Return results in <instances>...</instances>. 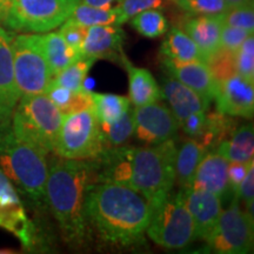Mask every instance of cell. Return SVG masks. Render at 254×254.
Segmentation results:
<instances>
[{"instance_id": "8d00e7d4", "label": "cell", "mask_w": 254, "mask_h": 254, "mask_svg": "<svg viewBox=\"0 0 254 254\" xmlns=\"http://www.w3.org/2000/svg\"><path fill=\"white\" fill-rule=\"evenodd\" d=\"M164 6V0H122L118 6H116L122 25L128 21L135 14L146 9L160 8Z\"/></svg>"}, {"instance_id": "d4e9b609", "label": "cell", "mask_w": 254, "mask_h": 254, "mask_svg": "<svg viewBox=\"0 0 254 254\" xmlns=\"http://www.w3.org/2000/svg\"><path fill=\"white\" fill-rule=\"evenodd\" d=\"M214 151L226 158L228 161H252L254 158V131L252 124L237 128L230 139L222 141Z\"/></svg>"}, {"instance_id": "7402d4cb", "label": "cell", "mask_w": 254, "mask_h": 254, "mask_svg": "<svg viewBox=\"0 0 254 254\" xmlns=\"http://www.w3.org/2000/svg\"><path fill=\"white\" fill-rule=\"evenodd\" d=\"M207 152L208 148L192 138L184 141L179 150H177L174 170L176 182L180 189L192 186L196 168Z\"/></svg>"}, {"instance_id": "4fadbf2b", "label": "cell", "mask_w": 254, "mask_h": 254, "mask_svg": "<svg viewBox=\"0 0 254 254\" xmlns=\"http://www.w3.org/2000/svg\"><path fill=\"white\" fill-rule=\"evenodd\" d=\"M253 84L239 74H234L219 82L214 95L217 111L234 118H252L254 112Z\"/></svg>"}, {"instance_id": "484cf974", "label": "cell", "mask_w": 254, "mask_h": 254, "mask_svg": "<svg viewBox=\"0 0 254 254\" xmlns=\"http://www.w3.org/2000/svg\"><path fill=\"white\" fill-rule=\"evenodd\" d=\"M237 129V122L234 117L227 116V114L213 111V112H206V123L202 129L201 134L196 139L208 148V151L215 150L222 141L226 140L228 136L233 134Z\"/></svg>"}, {"instance_id": "f6af8a7d", "label": "cell", "mask_w": 254, "mask_h": 254, "mask_svg": "<svg viewBox=\"0 0 254 254\" xmlns=\"http://www.w3.org/2000/svg\"><path fill=\"white\" fill-rule=\"evenodd\" d=\"M9 1H11V0H0V17H1L2 13H4L5 8L7 7Z\"/></svg>"}, {"instance_id": "83f0119b", "label": "cell", "mask_w": 254, "mask_h": 254, "mask_svg": "<svg viewBox=\"0 0 254 254\" xmlns=\"http://www.w3.org/2000/svg\"><path fill=\"white\" fill-rule=\"evenodd\" d=\"M131 106L127 97L112 93H92V110L99 123L118 120Z\"/></svg>"}, {"instance_id": "2e32d148", "label": "cell", "mask_w": 254, "mask_h": 254, "mask_svg": "<svg viewBox=\"0 0 254 254\" xmlns=\"http://www.w3.org/2000/svg\"><path fill=\"white\" fill-rule=\"evenodd\" d=\"M126 34L119 25H95L87 27L86 37L81 47V57L110 59L122 63Z\"/></svg>"}, {"instance_id": "3957f363", "label": "cell", "mask_w": 254, "mask_h": 254, "mask_svg": "<svg viewBox=\"0 0 254 254\" xmlns=\"http://www.w3.org/2000/svg\"><path fill=\"white\" fill-rule=\"evenodd\" d=\"M47 165L45 204L58 221L65 240L80 245L88 234L85 199L91 187L99 182L97 161L66 159L55 154Z\"/></svg>"}, {"instance_id": "f546056e", "label": "cell", "mask_w": 254, "mask_h": 254, "mask_svg": "<svg viewBox=\"0 0 254 254\" xmlns=\"http://www.w3.org/2000/svg\"><path fill=\"white\" fill-rule=\"evenodd\" d=\"M105 144L112 147L125 145L134 133L133 111L129 109L118 120L113 123H99Z\"/></svg>"}, {"instance_id": "ee69618b", "label": "cell", "mask_w": 254, "mask_h": 254, "mask_svg": "<svg viewBox=\"0 0 254 254\" xmlns=\"http://www.w3.org/2000/svg\"><path fill=\"white\" fill-rule=\"evenodd\" d=\"M227 2L228 6H239V5H245L250 4V2H253V0H225Z\"/></svg>"}, {"instance_id": "8992f818", "label": "cell", "mask_w": 254, "mask_h": 254, "mask_svg": "<svg viewBox=\"0 0 254 254\" xmlns=\"http://www.w3.org/2000/svg\"><path fill=\"white\" fill-rule=\"evenodd\" d=\"M80 0H11L0 24L11 31L46 33L59 27Z\"/></svg>"}, {"instance_id": "f1b7e54d", "label": "cell", "mask_w": 254, "mask_h": 254, "mask_svg": "<svg viewBox=\"0 0 254 254\" xmlns=\"http://www.w3.org/2000/svg\"><path fill=\"white\" fill-rule=\"evenodd\" d=\"M71 20L82 25V26H95V25H119L122 26L120 17L116 7L99 8L86 4H79L73 9L69 15Z\"/></svg>"}, {"instance_id": "9c48e42d", "label": "cell", "mask_w": 254, "mask_h": 254, "mask_svg": "<svg viewBox=\"0 0 254 254\" xmlns=\"http://www.w3.org/2000/svg\"><path fill=\"white\" fill-rule=\"evenodd\" d=\"M12 50L20 97L45 93L53 75L41 47L40 34H13Z\"/></svg>"}, {"instance_id": "ffe728a7", "label": "cell", "mask_w": 254, "mask_h": 254, "mask_svg": "<svg viewBox=\"0 0 254 254\" xmlns=\"http://www.w3.org/2000/svg\"><path fill=\"white\" fill-rule=\"evenodd\" d=\"M221 28L219 15H190L183 23V31L207 58L220 49Z\"/></svg>"}, {"instance_id": "7bdbcfd3", "label": "cell", "mask_w": 254, "mask_h": 254, "mask_svg": "<svg viewBox=\"0 0 254 254\" xmlns=\"http://www.w3.org/2000/svg\"><path fill=\"white\" fill-rule=\"evenodd\" d=\"M82 4L99 8H112L114 4H119L122 0H80Z\"/></svg>"}, {"instance_id": "836d02e7", "label": "cell", "mask_w": 254, "mask_h": 254, "mask_svg": "<svg viewBox=\"0 0 254 254\" xmlns=\"http://www.w3.org/2000/svg\"><path fill=\"white\" fill-rule=\"evenodd\" d=\"M222 25L239 27L250 32L254 31L253 2L239 6H231L224 13L219 15Z\"/></svg>"}, {"instance_id": "5b68a950", "label": "cell", "mask_w": 254, "mask_h": 254, "mask_svg": "<svg viewBox=\"0 0 254 254\" xmlns=\"http://www.w3.org/2000/svg\"><path fill=\"white\" fill-rule=\"evenodd\" d=\"M64 116L45 93L23 95L11 118L17 138L41 153H53Z\"/></svg>"}, {"instance_id": "4316f807", "label": "cell", "mask_w": 254, "mask_h": 254, "mask_svg": "<svg viewBox=\"0 0 254 254\" xmlns=\"http://www.w3.org/2000/svg\"><path fill=\"white\" fill-rule=\"evenodd\" d=\"M45 94L58 107L64 117L92 107V92L85 90L74 92L51 82Z\"/></svg>"}, {"instance_id": "60d3db41", "label": "cell", "mask_w": 254, "mask_h": 254, "mask_svg": "<svg viewBox=\"0 0 254 254\" xmlns=\"http://www.w3.org/2000/svg\"><path fill=\"white\" fill-rule=\"evenodd\" d=\"M236 198L239 201H243L246 206V211L253 215V204H254V165L251 166L246 177L241 182L238 189Z\"/></svg>"}, {"instance_id": "9a60e30c", "label": "cell", "mask_w": 254, "mask_h": 254, "mask_svg": "<svg viewBox=\"0 0 254 254\" xmlns=\"http://www.w3.org/2000/svg\"><path fill=\"white\" fill-rule=\"evenodd\" d=\"M12 38L13 33L0 25V124L11 123L12 114L20 99L14 77Z\"/></svg>"}, {"instance_id": "603a6c76", "label": "cell", "mask_w": 254, "mask_h": 254, "mask_svg": "<svg viewBox=\"0 0 254 254\" xmlns=\"http://www.w3.org/2000/svg\"><path fill=\"white\" fill-rule=\"evenodd\" d=\"M160 55L179 62L207 63L208 58L183 30L173 27L167 33L160 47Z\"/></svg>"}, {"instance_id": "8fae6325", "label": "cell", "mask_w": 254, "mask_h": 254, "mask_svg": "<svg viewBox=\"0 0 254 254\" xmlns=\"http://www.w3.org/2000/svg\"><path fill=\"white\" fill-rule=\"evenodd\" d=\"M0 228L9 232L25 249L36 244V226L25 211L18 190L0 170Z\"/></svg>"}, {"instance_id": "e575fe53", "label": "cell", "mask_w": 254, "mask_h": 254, "mask_svg": "<svg viewBox=\"0 0 254 254\" xmlns=\"http://www.w3.org/2000/svg\"><path fill=\"white\" fill-rule=\"evenodd\" d=\"M176 4L189 15H220L230 7L225 0H179Z\"/></svg>"}, {"instance_id": "ab89813d", "label": "cell", "mask_w": 254, "mask_h": 254, "mask_svg": "<svg viewBox=\"0 0 254 254\" xmlns=\"http://www.w3.org/2000/svg\"><path fill=\"white\" fill-rule=\"evenodd\" d=\"M254 161L249 163H237V161H230L227 167V178H228V186H230L231 193L233 198H236L238 189H239L241 182L246 177L247 172L250 171L251 166H253Z\"/></svg>"}, {"instance_id": "30bf717a", "label": "cell", "mask_w": 254, "mask_h": 254, "mask_svg": "<svg viewBox=\"0 0 254 254\" xmlns=\"http://www.w3.org/2000/svg\"><path fill=\"white\" fill-rule=\"evenodd\" d=\"M253 215L240 207L233 198L226 211L221 212L213 232L206 243L214 252L245 254L253 250Z\"/></svg>"}, {"instance_id": "ac0fdd59", "label": "cell", "mask_w": 254, "mask_h": 254, "mask_svg": "<svg viewBox=\"0 0 254 254\" xmlns=\"http://www.w3.org/2000/svg\"><path fill=\"white\" fill-rule=\"evenodd\" d=\"M164 68L167 74L184 85L204 95L205 98L214 99L218 88V81L215 80L207 64L200 62H179L170 58H161Z\"/></svg>"}, {"instance_id": "bcb514c9", "label": "cell", "mask_w": 254, "mask_h": 254, "mask_svg": "<svg viewBox=\"0 0 254 254\" xmlns=\"http://www.w3.org/2000/svg\"><path fill=\"white\" fill-rule=\"evenodd\" d=\"M172 1H174V2H177V1H179V0H172Z\"/></svg>"}, {"instance_id": "6da1fadb", "label": "cell", "mask_w": 254, "mask_h": 254, "mask_svg": "<svg viewBox=\"0 0 254 254\" xmlns=\"http://www.w3.org/2000/svg\"><path fill=\"white\" fill-rule=\"evenodd\" d=\"M174 139L146 147L117 146L95 159L99 182L127 186L150 201L152 207L172 192L176 183Z\"/></svg>"}, {"instance_id": "4dcf8cb0", "label": "cell", "mask_w": 254, "mask_h": 254, "mask_svg": "<svg viewBox=\"0 0 254 254\" xmlns=\"http://www.w3.org/2000/svg\"><path fill=\"white\" fill-rule=\"evenodd\" d=\"M131 25L141 36L158 38L164 36L168 30V21L163 12L158 8L146 9L131 18Z\"/></svg>"}, {"instance_id": "52a82bcc", "label": "cell", "mask_w": 254, "mask_h": 254, "mask_svg": "<svg viewBox=\"0 0 254 254\" xmlns=\"http://www.w3.org/2000/svg\"><path fill=\"white\" fill-rule=\"evenodd\" d=\"M106 148L93 110L68 114L63 119L53 153L66 159L93 160Z\"/></svg>"}, {"instance_id": "ba28073f", "label": "cell", "mask_w": 254, "mask_h": 254, "mask_svg": "<svg viewBox=\"0 0 254 254\" xmlns=\"http://www.w3.org/2000/svg\"><path fill=\"white\" fill-rule=\"evenodd\" d=\"M146 233L164 249H184L195 240L194 222L184 204L182 194L170 193L152 209Z\"/></svg>"}, {"instance_id": "d590c367", "label": "cell", "mask_w": 254, "mask_h": 254, "mask_svg": "<svg viewBox=\"0 0 254 254\" xmlns=\"http://www.w3.org/2000/svg\"><path fill=\"white\" fill-rule=\"evenodd\" d=\"M237 74L254 82V38L253 34L241 44L236 52Z\"/></svg>"}, {"instance_id": "f35d334b", "label": "cell", "mask_w": 254, "mask_h": 254, "mask_svg": "<svg viewBox=\"0 0 254 254\" xmlns=\"http://www.w3.org/2000/svg\"><path fill=\"white\" fill-rule=\"evenodd\" d=\"M252 34L253 32L244 30V28L222 25L220 33V49L236 53L237 50L241 46V44Z\"/></svg>"}, {"instance_id": "74e56055", "label": "cell", "mask_w": 254, "mask_h": 254, "mask_svg": "<svg viewBox=\"0 0 254 254\" xmlns=\"http://www.w3.org/2000/svg\"><path fill=\"white\" fill-rule=\"evenodd\" d=\"M59 33L64 38L66 44L73 50L81 53V47L84 44L85 37H86L87 27L75 23V21L67 19L59 26Z\"/></svg>"}, {"instance_id": "cb8c5ba5", "label": "cell", "mask_w": 254, "mask_h": 254, "mask_svg": "<svg viewBox=\"0 0 254 254\" xmlns=\"http://www.w3.org/2000/svg\"><path fill=\"white\" fill-rule=\"evenodd\" d=\"M40 41L53 77L81 58V53L69 47L59 32L40 34Z\"/></svg>"}, {"instance_id": "b9f144b4", "label": "cell", "mask_w": 254, "mask_h": 254, "mask_svg": "<svg viewBox=\"0 0 254 254\" xmlns=\"http://www.w3.org/2000/svg\"><path fill=\"white\" fill-rule=\"evenodd\" d=\"M206 112H194L190 114L187 118L179 123V126L182 127L185 134L190 136L192 139H194V140L199 138V135L201 134L202 129L205 127Z\"/></svg>"}, {"instance_id": "1f68e13d", "label": "cell", "mask_w": 254, "mask_h": 254, "mask_svg": "<svg viewBox=\"0 0 254 254\" xmlns=\"http://www.w3.org/2000/svg\"><path fill=\"white\" fill-rule=\"evenodd\" d=\"M94 63V59L81 57L77 62L71 64L62 72H59L58 74H56L52 79V82L67 88V90L74 92L81 91L85 79L87 77V73Z\"/></svg>"}, {"instance_id": "e0dca14e", "label": "cell", "mask_w": 254, "mask_h": 254, "mask_svg": "<svg viewBox=\"0 0 254 254\" xmlns=\"http://www.w3.org/2000/svg\"><path fill=\"white\" fill-rule=\"evenodd\" d=\"M228 163L230 161L217 151H208L196 168L190 187L208 190L219 196L221 201L233 199L228 186Z\"/></svg>"}, {"instance_id": "5bb4252c", "label": "cell", "mask_w": 254, "mask_h": 254, "mask_svg": "<svg viewBox=\"0 0 254 254\" xmlns=\"http://www.w3.org/2000/svg\"><path fill=\"white\" fill-rule=\"evenodd\" d=\"M183 201L194 222L195 239L207 240L222 212L221 200L213 193L193 187L180 190Z\"/></svg>"}, {"instance_id": "44dd1931", "label": "cell", "mask_w": 254, "mask_h": 254, "mask_svg": "<svg viewBox=\"0 0 254 254\" xmlns=\"http://www.w3.org/2000/svg\"><path fill=\"white\" fill-rule=\"evenodd\" d=\"M122 64L125 66L127 73H128V99L135 107L157 103L163 99L161 88L148 69L133 66L126 57L123 58Z\"/></svg>"}, {"instance_id": "7a4b0ae2", "label": "cell", "mask_w": 254, "mask_h": 254, "mask_svg": "<svg viewBox=\"0 0 254 254\" xmlns=\"http://www.w3.org/2000/svg\"><path fill=\"white\" fill-rule=\"evenodd\" d=\"M152 205L129 187L98 182L85 199L84 213L88 230L112 245L131 246L144 240L152 217Z\"/></svg>"}, {"instance_id": "d6a6232c", "label": "cell", "mask_w": 254, "mask_h": 254, "mask_svg": "<svg viewBox=\"0 0 254 254\" xmlns=\"http://www.w3.org/2000/svg\"><path fill=\"white\" fill-rule=\"evenodd\" d=\"M207 66L218 84L225 79L237 74L236 68V53L230 51L219 49L217 52L209 56Z\"/></svg>"}, {"instance_id": "d6986e66", "label": "cell", "mask_w": 254, "mask_h": 254, "mask_svg": "<svg viewBox=\"0 0 254 254\" xmlns=\"http://www.w3.org/2000/svg\"><path fill=\"white\" fill-rule=\"evenodd\" d=\"M160 88L163 97L166 98L171 111L179 123L187 118L190 114L206 112L209 110L211 100L170 75L163 78Z\"/></svg>"}, {"instance_id": "277c9868", "label": "cell", "mask_w": 254, "mask_h": 254, "mask_svg": "<svg viewBox=\"0 0 254 254\" xmlns=\"http://www.w3.org/2000/svg\"><path fill=\"white\" fill-rule=\"evenodd\" d=\"M46 157L14 134L11 123L0 124V170L17 190L34 204H45Z\"/></svg>"}, {"instance_id": "7c38bea8", "label": "cell", "mask_w": 254, "mask_h": 254, "mask_svg": "<svg viewBox=\"0 0 254 254\" xmlns=\"http://www.w3.org/2000/svg\"><path fill=\"white\" fill-rule=\"evenodd\" d=\"M133 120V134L147 145H158L174 139L180 127L171 109L160 101L135 107Z\"/></svg>"}]
</instances>
